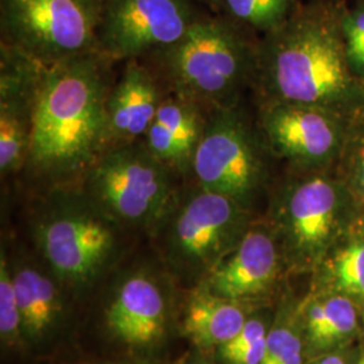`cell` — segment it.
Segmentation results:
<instances>
[{
  "instance_id": "d6986e66",
  "label": "cell",
  "mask_w": 364,
  "mask_h": 364,
  "mask_svg": "<svg viewBox=\"0 0 364 364\" xmlns=\"http://www.w3.org/2000/svg\"><path fill=\"white\" fill-rule=\"evenodd\" d=\"M304 329L314 350L326 351L348 341L358 329V313L344 294L314 301L304 311Z\"/></svg>"
},
{
  "instance_id": "7c38bea8",
  "label": "cell",
  "mask_w": 364,
  "mask_h": 364,
  "mask_svg": "<svg viewBox=\"0 0 364 364\" xmlns=\"http://www.w3.org/2000/svg\"><path fill=\"white\" fill-rule=\"evenodd\" d=\"M169 299L164 285L144 270L123 277L105 313L107 332L134 351L156 348L168 335Z\"/></svg>"
},
{
  "instance_id": "4dcf8cb0",
  "label": "cell",
  "mask_w": 364,
  "mask_h": 364,
  "mask_svg": "<svg viewBox=\"0 0 364 364\" xmlns=\"http://www.w3.org/2000/svg\"><path fill=\"white\" fill-rule=\"evenodd\" d=\"M356 364H364V353L362 355V356H360V359L358 360V363Z\"/></svg>"
},
{
  "instance_id": "7a4b0ae2",
  "label": "cell",
  "mask_w": 364,
  "mask_h": 364,
  "mask_svg": "<svg viewBox=\"0 0 364 364\" xmlns=\"http://www.w3.org/2000/svg\"><path fill=\"white\" fill-rule=\"evenodd\" d=\"M341 15L309 7L266 34L257 53L270 103H296L332 111L358 96L347 61Z\"/></svg>"
},
{
  "instance_id": "5bb4252c",
  "label": "cell",
  "mask_w": 364,
  "mask_h": 364,
  "mask_svg": "<svg viewBox=\"0 0 364 364\" xmlns=\"http://www.w3.org/2000/svg\"><path fill=\"white\" fill-rule=\"evenodd\" d=\"M279 269V250L264 228H248L239 245L200 282L210 293L243 304L273 287Z\"/></svg>"
},
{
  "instance_id": "83f0119b",
  "label": "cell",
  "mask_w": 364,
  "mask_h": 364,
  "mask_svg": "<svg viewBox=\"0 0 364 364\" xmlns=\"http://www.w3.org/2000/svg\"><path fill=\"white\" fill-rule=\"evenodd\" d=\"M358 176H359V183L364 192V144L359 156V166H358Z\"/></svg>"
},
{
  "instance_id": "ba28073f",
  "label": "cell",
  "mask_w": 364,
  "mask_h": 364,
  "mask_svg": "<svg viewBox=\"0 0 364 364\" xmlns=\"http://www.w3.org/2000/svg\"><path fill=\"white\" fill-rule=\"evenodd\" d=\"M195 0H108L96 50L107 60H138L176 43L201 16Z\"/></svg>"
},
{
  "instance_id": "d4e9b609",
  "label": "cell",
  "mask_w": 364,
  "mask_h": 364,
  "mask_svg": "<svg viewBox=\"0 0 364 364\" xmlns=\"http://www.w3.org/2000/svg\"><path fill=\"white\" fill-rule=\"evenodd\" d=\"M341 30L351 70L364 76V3L343 14Z\"/></svg>"
},
{
  "instance_id": "9a60e30c",
  "label": "cell",
  "mask_w": 364,
  "mask_h": 364,
  "mask_svg": "<svg viewBox=\"0 0 364 364\" xmlns=\"http://www.w3.org/2000/svg\"><path fill=\"white\" fill-rule=\"evenodd\" d=\"M164 96L150 68L138 60L127 61L105 100L107 149L142 141Z\"/></svg>"
},
{
  "instance_id": "5b68a950",
  "label": "cell",
  "mask_w": 364,
  "mask_h": 364,
  "mask_svg": "<svg viewBox=\"0 0 364 364\" xmlns=\"http://www.w3.org/2000/svg\"><path fill=\"white\" fill-rule=\"evenodd\" d=\"M246 207L197 183L180 189L153 235L170 270L203 281L248 231Z\"/></svg>"
},
{
  "instance_id": "8fae6325",
  "label": "cell",
  "mask_w": 364,
  "mask_h": 364,
  "mask_svg": "<svg viewBox=\"0 0 364 364\" xmlns=\"http://www.w3.org/2000/svg\"><path fill=\"white\" fill-rule=\"evenodd\" d=\"M45 65L0 45V173L15 174L27 165L39 82Z\"/></svg>"
},
{
  "instance_id": "3957f363",
  "label": "cell",
  "mask_w": 364,
  "mask_h": 364,
  "mask_svg": "<svg viewBox=\"0 0 364 364\" xmlns=\"http://www.w3.org/2000/svg\"><path fill=\"white\" fill-rule=\"evenodd\" d=\"M124 228L78 183L54 186L33 220L41 257L57 281L70 289L92 287L114 264Z\"/></svg>"
},
{
  "instance_id": "30bf717a",
  "label": "cell",
  "mask_w": 364,
  "mask_h": 364,
  "mask_svg": "<svg viewBox=\"0 0 364 364\" xmlns=\"http://www.w3.org/2000/svg\"><path fill=\"white\" fill-rule=\"evenodd\" d=\"M341 197L324 177L285 188L275 209V225L291 259L309 264L320 259L338 228Z\"/></svg>"
},
{
  "instance_id": "484cf974",
  "label": "cell",
  "mask_w": 364,
  "mask_h": 364,
  "mask_svg": "<svg viewBox=\"0 0 364 364\" xmlns=\"http://www.w3.org/2000/svg\"><path fill=\"white\" fill-rule=\"evenodd\" d=\"M77 1H80L84 7H87L95 15L100 16V13L105 9V6L108 0H77Z\"/></svg>"
},
{
  "instance_id": "7402d4cb",
  "label": "cell",
  "mask_w": 364,
  "mask_h": 364,
  "mask_svg": "<svg viewBox=\"0 0 364 364\" xmlns=\"http://www.w3.org/2000/svg\"><path fill=\"white\" fill-rule=\"evenodd\" d=\"M328 272L341 294L364 299V240L340 248L328 264Z\"/></svg>"
},
{
  "instance_id": "6da1fadb",
  "label": "cell",
  "mask_w": 364,
  "mask_h": 364,
  "mask_svg": "<svg viewBox=\"0 0 364 364\" xmlns=\"http://www.w3.org/2000/svg\"><path fill=\"white\" fill-rule=\"evenodd\" d=\"M107 61L92 52L43 69L26 168L52 188L78 183L108 147Z\"/></svg>"
},
{
  "instance_id": "277c9868",
  "label": "cell",
  "mask_w": 364,
  "mask_h": 364,
  "mask_svg": "<svg viewBox=\"0 0 364 364\" xmlns=\"http://www.w3.org/2000/svg\"><path fill=\"white\" fill-rule=\"evenodd\" d=\"M230 18L201 15L185 36L156 58L169 92L207 111L235 107L257 54Z\"/></svg>"
},
{
  "instance_id": "f1b7e54d",
  "label": "cell",
  "mask_w": 364,
  "mask_h": 364,
  "mask_svg": "<svg viewBox=\"0 0 364 364\" xmlns=\"http://www.w3.org/2000/svg\"><path fill=\"white\" fill-rule=\"evenodd\" d=\"M195 1H201V3L208 4L210 7L221 9V7H223V1H224V0H195Z\"/></svg>"
},
{
  "instance_id": "9c48e42d",
  "label": "cell",
  "mask_w": 364,
  "mask_h": 364,
  "mask_svg": "<svg viewBox=\"0 0 364 364\" xmlns=\"http://www.w3.org/2000/svg\"><path fill=\"white\" fill-rule=\"evenodd\" d=\"M191 176L197 185L228 196L245 207L259 189L264 166L235 107L209 111Z\"/></svg>"
},
{
  "instance_id": "ac0fdd59",
  "label": "cell",
  "mask_w": 364,
  "mask_h": 364,
  "mask_svg": "<svg viewBox=\"0 0 364 364\" xmlns=\"http://www.w3.org/2000/svg\"><path fill=\"white\" fill-rule=\"evenodd\" d=\"M247 318L243 304L219 297L200 285L185 306L182 333L200 350H218L239 333Z\"/></svg>"
},
{
  "instance_id": "52a82bcc",
  "label": "cell",
  "mask_w": 364,
  "mask_h": 364,
  "mask_svg": "<svg viewBox=\"0 0 364 364\" xmlns=\"http://www.w3.org/2000/svg\"><path fill=\"white\" fill-rule=\"evenodd\" d=\"M97 23L77 0H0L1 43L45 66L97 52Z\"/></svg>"
},
{
  "instance_id": "4fadbf2b",
  "label": "cell",
  "mask_w": 364,
  "mask_h": 364,
  "mask_svg": "<svg viewBox=\"0 0 364 364\" xmlns=\"http://www.w3.org/2000/svg\"><path fill=\"white\" fill-rule=\"evenodd\" d=\"M331 114L312 105L270 103L262 114V129L274 153L297 165H321L340 144V127Z\"/></svg>"
},
{
  "instance_id": "8992f818",
  "label": "cell",
  "mask_w": 364,
  "mask_h": 364,
  "mask_svg": "<svg viewBox=\"0 0 364 364\" xmlns=\"http://www.w3.org/2000/svg\"><path fill=\"white\" fill-rule=\"evenodd\" d=\"M176 178L139 141L107 149L78 185L124 230L153 234L180 191Z\"/></svg>"
},
{
  "instance_id": "44dd1931",
  "label": "cell",
  "mask_w": 364,
  "mask_h": 364,
  "mask_svg": "<svg viewBox=\"0 0 364 364\" xmlns=\"http://www.w3.org/2000/svg\"><path fill=\"white\" fill-rule=\"evenodd\" d=\"M269 331L260 317L247 318L239 333L216 350L218 356L224 364H260Z\"/></svg>"
},
{
  "instance_id": "603a6c76",
  "label": "cell",
  "mask_w": 364,
  "mask_h": 364,
  "mask_svg": "<svg viewBox=\"0 0 364 364\" xmlns=\"http://www.w3.org/2000/svg\"><path fill=\"white\" fill-rule=\"evenodd\" d=\"M0 338L11 347L23 341L21 312L14 287L13 267L4 251L0 258Z\"/></svg>"
},
{
  "instance_id": "cb8c5ba5",
  "label": "cell",
  "mask_w": 364,
  "mask_h": 364,
  "mask_svg": "<svg viewBox=\"0 0 364 364\" xmlns=\"http://www.w3.org/2000/svg\"><path fill=\"white\" fill-rule=\"evenodd\" d=\"M260 364H304V344L293 326L281 323L270 328Z\"/></svg>"
},
{
  "instance_id": "4316f807",
  "label": "cell",
  "mask_w": 364,
  "mask_h": 364,
  "mask_svg": "<svg viewBox=\"0 0 364 364\" xmlns=\"http://www.w3.org/2000/svg\"><path fill=\"white\" fill-rule=\"evenodd\" d=\"M313 364H348L347 360L343 356H338V355H329L326 358L318 359L316 363Z\"/></svg>"
},
{
  "instance_id": "1f68e13d",
  "label": "cell",
  "mask_w": 364,
  "mask_h": 364,
  "mask_svg": "<svg viewBox=\"0 0 364 364\" xmlns=\"http://www.w3.org/2000/svg\"><path fill=\"white\" fill-rule=\"evenodd\" d=\"M112 364H115V363H112Z\"/></svg>"
},
{
  "instance_id": "e0dca14e",
  "label": "cell",
  "mask_w": 364,
  "mask_h": 364,
  "mask_svg": "<svg viewBox=\"0 0 364 364\" xmlns=\"http://www.w3.org/2000/svg\"><path fill=\"white\" fill-rule=\"evenodd\" d=\"M16 299L22 321L23 341L41 348L49 346L64 321V301L60 282L30 262L11 263Z\"/></svg>"
},
{
  "instance_id": "f546056e",
  "label": "cell",
  "mask_w": 364,
  "mask_h": 364,
  "mask_svg": "<svg viewBox=\"0 0 364 364\" xmlns=\"http://www.w3.org/2000/svg\"><path fill=\"white\" fill-rule=\"evenodd\" d=\"M192 364H213V363H210V362H208V360H205V359H201V358H200V359H197V360H195V362H193V363Z\"/></svg>"
},
{
  "instance_id": "2e32d148",
  "label": "cell",
  "mask_w": 364,
  "mask_h": 364,
  "mask_svg": "<svg viewBox=\"0 0 364 364\" xmlns=\"http://www.w3.org/2000/svg\"><path fill=\"white\" fill-rule=\"evenodd\" d=\"M209 111L169 92L164 96L142 144L177 176H191Z\"/></svg>"
},
{
  "instance_id": "ffe728a7",
  "label": "cell",
  "mask_w": 364,
  "mask_h": 364,
  "mask_svg": "<svg viewBox=\"0 0 364 364\" xmlns=\"http://www.w3.org/2000/svg\"><path fill=\"white\" fill-rule=\"evenodd\" d=\"M294 6L296 0H224L221 9L236 23L269 34L287 22Z\"/></svg>"
}]
</instances>
